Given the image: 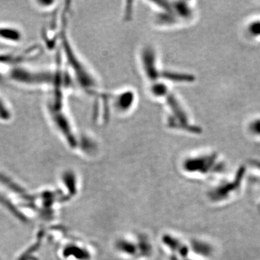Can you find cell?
Wrapping results in <instances>:
<instances>
[{
    "label": "cell",
    "instance_id": "1",
    "mask_svg": "<svg viewBox=\"0 0 260 260\" xmlns=\"http://www.w3.org/2000/svg\"><path fill=\"white\" fill-rule=\"evenodd\" d=\"M21 64L9 66L7 78L11 82L28 87H51L55 78V71L38 70L26 67Z\"/></svg>",
    "mask_w": 260,
    "mask_h": 260
},
{
    "label": "cell",
    "instance_id": "2",
    "mask_svg": "<svg viewBox=\"0 0 260 260\" xmlns=\"http://www.w3.org/2000/svg\"><path fill=\"white\" fill-rule=\"evenodd\" d=\"M23 39V32L16 27L0 26V41L10 44H19Z\"/></svg>",
    "mask_w": 260,
    "mask_h": 260
},
{
    "label": "cell",
    "instance_id": "3",
    "mask_svg": "<svg viewBox=\"0 0 260 260\" xmlns=\"http://www.w3.org/2000/svg\"><path fill=\"white\" fill-rule=\"evenodd\" d=\"M13 118V111L11 105L0 94V121L7 123Z\"/></svg>",
    "mask_w": 260,
    "mask_h": 260
},
{
    "label": "cell",
    "instance_id": "4",
    "mask_svg": "<svg viewBox=\"0 0 260 260\" xmlns=\"http://www.w3.org/2000/svg\"><path fill=\"white\" fill-rule=\"evenodd\" d=\"M35 6L42 10H50L53 9L57 4V1H49V0H39L35 1Z\"/></svg>",
    "mask_w": 260,
    "mask_h": 260
}]
</instances>
